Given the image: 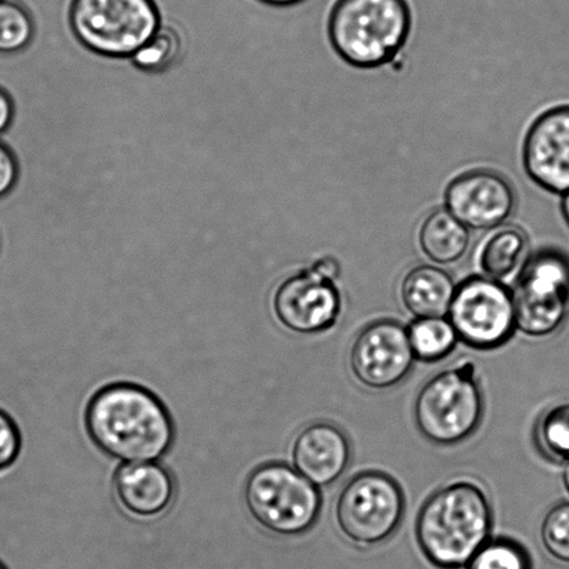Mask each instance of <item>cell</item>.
Masks as SVG:
<instances>
[{"label":"cell","mask_w":569,"mask_h":569,"mask_svg":"<svg viewBox=\"0 0 569 569\" xmlns=\"http://www.w3.org/2000/svg\"><path fill=\"white\" fill-rule=\"evenodd\" d=\"M456 293L453 278L433 266H418L401 283V299L417 318L448 316Z\"/></svg>","instance_id":"16"},{"label":"cell","mask_w":569,"mask_h":569,"mask_svg":"<svg viewBox=\"0 0 569 569\" xmlns=\"http://www.w3.org/2000/svg\"><path fill=\"white\" fill-rule=\"evenodd\" d=\"M0 569H8V568H6V566L3 565L2 561H0Z\"/></svg>","instance_id":"31"},{"label":"cell","mask_w":569,"mask_h":569,"mask_svg":"<svg viewBox=\"0 0 569 569\" xmlns=\"http://www.w3.org/2000/svg\"><path fill=\"white\" fill-rule=\"evenodd\" d=\"M445 203L467 228L493 230L515 213L517 194L505 176L481 169L455 178L446 189Z\"/></svg>","instance_id":"12"},{"label":"cell","mask_w":569,"mask_h":569,"mask_svg":"<svg viewBox=\"0 0 569 569\" xmlns=\"http://www.w3.org/2000/svg\"><path fill=\"white\" fill-rule=\"evenodd\" d=\"M405 507L403 490L392 477L365 471L345 485L335 515L346 539L360 548H370L398 531Z\"/></svg>","instance_id":"8"},{"label":"cell","mask_w":569,"mask_h":569,"mask_svg":"<svg viewBox=\"0 0 569 569\" xmlns=\"http://www.w3.org/2000/svg\"><path fill=\"white\" fill-rule=\"evenodd\" d=\"M411 27L407 0H337L328 17L335 52L361 70L389 64L409 41Z\"/></svg>","instance_id":"3"},{"label":"cell","mask_w":569,"mask_h":569,"mask_svg":"<svg viewBox=\"0 0 569 569\" xmlns=\"http://www.w3.org/2000/svg\"><path fill=\"white\" fill-rule=\"evenodd\" d=\"M483 417V395L470 360L429 379L418 393L415 418L431 442L450 446L477 431Z\"/></svg>","instance_id":"6"},{"label":"cell","mask_w":569,"mask_h":569,"mask_svg":"<svg viewBox=\"0 0 569 569\" xmlns=\"http://www.w3.org/2000/svg\"><path fill=\"white\" fill-rule=\"evenodd\" d=\"M338 276V261L326 258L287 278L272 299L278 321L289 331L301 335L332 328L342 309Z\"/></svg>","instance_id":"10"},{"label":"cell","mask_w":569,"mask_h":569,"mask_svg":"<svg viewBox=\"0 0 569 569\" xmlns=\"http://www.w3.org/2000/svg\"><path fill=\"white\" fill-rule=\"evenodd\" d=\"M19 180V164L11 150L0 142V198L8 194Z\"/></svg>","instance_id":"26"},{"label":"cell","mask_w":569,"mask_h":569,"mask_svg":"<svg viewBox=\"0 0 569 569\" xmlns=\"http://www.w3.org/2000/svg\"><path fill=\"white\" fill-rule=\"evenodd\" d=\"M516 326L528 337L557 331L569 312V254L543 248L526 260L515 290Z\"/></svg>","instance_id":"7"},{"label":"cell","mask_w":569,"mask_h":569,"mask_svg":"<svg viewBox=\"0 0 569 569\" xmlns=\"http://www.w3.org/2000/svg\"><path fill=\"white\" fill-rule=\"evenodd\" d=\"M258 2L272 6V8H290V6L303 3L306 0H258Z\"/></svg>","instance_id":"28"},{"label":"cell","mask_w":569,"mask_h":569,"mask_svg":"<svg viewBox=\"0 0 569 569\" xmlns=\"http://www.w3.org/2000/svg\"><path fill=\"white\" fill-rule=\"evenodd\" d=\"M415 360L407 328L393 320L376 321L362 329L349 357L357 381L377 390L405 381Z\"/></svg>","instance_id":"11"},{"label":"cell","mask_w":569,"mask_h":569,"mask_svg":"<svg viewBox=\"0 0 569 569\" xmlns=\"http://www.w3.org/2000/svg\"><path fill=\"white\" fill-rule=\"evenodd\" d=\"M183 39L174 27L163 26L154 37L132 56V64L148 72L170 70L181 59Z\"/></svg>","instance_id":"20"},{"label":"cell","mask_w":569,"mask_h":569,"mask_svg":"<svg viewBox=\"0 0 569 569\" xmlns=\"http://www.w3.org/2000/svg\"><path fill=\"white\" fill-rule=\"evenodd\" d=\"M561 211H562V216H565V220L569 227V192H567L565 194V198H562Z\"/></svg>","instance_id":"29"},{"label":"cell","mask_w":569,"mask_h":569,"mask_svg":"<svg viewBox=\"0 0 569 569\" xmlns=\"http://www.w3.org/2000/svg\"><path fill=\"white\" fill-rule=\"evenodd\" d=\"M468 228L448 209L432 211L420 231L422 252L438 264H451L460 260L470 247Z\"/></svg>","instance_id":"17"},{"label":"cell","mask_w":569,"mask_h":569,"mask_svg":"<svg viewBox=\"0 0 569 569\" xmlns=\"http://www.w3.org/2000/svg\"><path fill=\"white\" fill-rule=\"evenodd\" d=\"M351 449L346 433L333 423L316 422L296 437L293 467L317 488L337 482L348 470Z\"/></svg>","instance_id":"14"},{"label":"cell","mask_w":569,"mask_h":569,"mask_svg":"<svg viewBox=\"0 0 569 569\" xmlns=\"http://www.w3.org/2000/svg\"><path fill=\"white\" fill-rule=\"evenodd\" d=\"M538 448L545 457L561 465L569 462V401L546 411L537 426Z\"/></svg>","instance_id":"21"},{"label":"cell","mask_w":569,"mask_h":569,"mask_svg":"<svg viewBox=\"0 0 569 569\" xmlns=\"http://www.w3.org/2000/svg\"><path fill=\"white\" fill-rule=\"evenodd\" d=\"M492 506L485 490L470 481L448 485L421 507L416 533L423 556L440 569L468 566L488 542Z\"/></svg>","instance_id":"2"},{"label":"cell","mask_w":569,"mask_h":569,"mask_svg":"<svg viewBox=\"0 0 569 569\" xmlns=\"http://www.w3.org/2000/svg\"><path fill=\"white\" fill-rule=\"evenodd\" d=\"M407 333L416 359L427 362L445 359L460 340L449 318L445 317L417 318Z\"/></svg>","instance_id":"19"},{"label":"cell","mask_w":569,"mask_h":569,"mask_svg":"<svg viewBox=\"0 0 569 569\" xmlns=\"http://www.w3.org/2000/svg\"><path fill=\"white\" fill-rule=\"evenodd\" d=\"M522 156L537 186L556 194L569 192V104L546 110L532 122Z\"/></svg>","instance_id":"13"},{"label":"cell","mask_w":569,"mask_h":569,"mask_svg":"<svg viewBox=\"0 0 569 569\" xmlns=\"http://www.w3.org/2000/svg\"><path fill=\"white\" fill-rule=\"evenodd\" d=\"M562 482H565V487L569 493V462L566 465L565 473H562Z\"/></svg>","instance_id":"30"},{"label":"cell","mask_w":569,"mask_h":569,"mask_svg":"<svg viewBox=\"0 0 569 569\" xmlns=\"http://www.w3.org/2000/svg\"><path fill=\"white\" fill-rule=\"evenodd\" d=\"M20 453V429L8 412L0 410V472L13 466Z\"/></svg>","instance_id":"25"},{"label":"cell","mask_w":569,"mask_h":569,"mask_svg":"<svg viewBox=\"0 0 569 569\" xmlns=\"http://www.w3.org/2000/svg\"><path fill=\"white\" fill-rule=\"evenodd\" d=\"M86 427L92 442L122 462L158 461L174 443V422L158 396L137 383L116 382L89 400Z\"/></svg>","instance_id":"1"},{"label":"cell","mask_w":569,"mask_h":569,"mask_svg":"<svg viewBox=\"0 0 569 569\" xmlns=\"http://www.w3.org/2000/svg\"><path fill=\"white\" fill-rule=\"evenodd\" d=\"M468 569H532L531 556L521 545L510 539L488 540L472 560Z\"/></svg>","instance_id":"23"},{"label":"cell","mask_w":569,"mask_h":569,"mask_svg":"<svg viewBox=\"0 0 569 569\" xmlns=\"http://www.w3.org/2000/svg\"><path fill=\"white\" fill-rule=\"evenodd\" d=\"M540 538L551 557L569 565V503H560L546 515Z\"/></svg>","instance_id":"24"},{"label":"cell","mask_w":569,"mask_h":569,"mask_svg":"<svg viewBox=\"0 0 569 569\" xmlns=\"http://www.w3.org/2000/svg\"><path fill=\"white\" fill-rule=\"evenodd\" d=\"M244 505L267 531L280 537H299L320 517V488L283 462L256 468L244 483Z\"/></svg>","instance_id":"5"},{"label":"cell","mask_w":569,"mask_h":569,"mask_svg":"<svg viewBox=\"0 0 569 569\" xmlns=\"http://www.w3.org/2000/svg\"><path fill=\"white\" fill-rule=\"evenodd\" d=\"M36 37V21L16 0H0V53L13 54L30 47Z\"/></svg>","instance_id":"22"},{"label":"cell","mask_w":569,"mask_h":569,"mask_svg":"<svg viewBox=\"0 0 569 569\" xmlns=\"http://www.w3.org/2000/svg\"><path fill=\"white\" fill-rule=\"evenodd\" d=\"M114 498L126 515L152 520L170 509L174 499V479L158 461L127 462L117 470Z\"/></svg>","instance_id":"15"},{"label":"cell","mask_w":569,"mask_h":569,"mask_svg":"<svg viewBox=\"0 0 569 569\" xmlns=\"http://www.w3.org/2000/svg\"><path fill=\"white\" fill-rule=\"evenodd\" d=\"M529 241L520 227L506 226L485 241L479 264L493 280L509 277L527 258Z\"/></svg>","instance_id":"18"},{"label":"cell","mask_w":569,"mask_h":569,"mask_svg":"<svg viewBox=\"0 0 569 569\" xmlns=\"http://www.w3.org/2000/svg\"><path fill=\"white\" fill-rule=\"evenodd\" d=\"M69 24L83 48L108 59H131L161 27L154 0H71Z\"/></svg>","instance_id":"4"},{"label":"cell","mask_w":569,"mask_h":569,"mask_svg":"<svg viewBox=\"0 0 569 569\" xmlns=\"http://www.w3.org/2000/svg\"><path fill=\"white\" fill-rule=\"evenodd\" d=\"M448 316L457 337L473 349L499 348L517 328L512 292L493 278L472 277L461 282Z\"/></svg>","instance_id":"9"},{"label":"cell","mask_w":569,"mask_h":569,"mask_svg":"<svg viewBox=\"0 0 569 569\" xmlns=\"http://www.w3.org/2000/svg\"><path fill=\"white\" fill-rule=\"evenodd\" d=\"M14 116L13 100L10 94L0 88V133L8 130Z\"/></svg>","instance_id":"27"}]
</instances>
